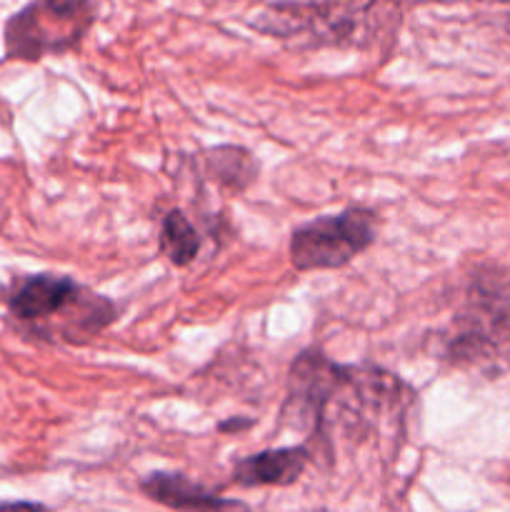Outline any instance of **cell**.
Returning <instances> with one entry per match:
<instances>
[{
	"instance_id": "1",
	"label": "cell",
	"mask_w": 510,
	"mask_h": 512,
	"mask_svg": "<svg viewBox=\"0 0 510 512\" xmlns=\"http://www.w3.org/2000/svg\"><path fill=\"white\" fill-rule=\"evenodd\" d=\"M415 393L398 375L378 365H340L320 348H308L290 363L283 423L323 435L340 428L348 438H363L385 420L403 418Z\"/></svg>"
},
{
	"instance_id": "2",
	"label": "cell",
	"mask_w": 510,
	"mask_h": 512,
	"mask_svg": "<svg viewBox=\"0 0 510 512\" xmlns=\"http://www.w3.org/2000/svg\"><path fill=\"white\" fill-rule=\"evenodd\" d=\"M403 25V0H273L250 28L300 48H390Z\"/></svg>"
},
{
	"instance_id": "3",
	"label": "cell",
	"mask_w": 510,
	"mask_h": 512,
	"mask_svg": "<svg viewBox=\"0 0 510 512\" xmlns=\"http://www.w3.org/2000/svg\"><path fill=\"white\" fill-rule=\"evenodd\" d=\"M443 355L458 368L500 375L510 368V283L498 273H480L465 308L443 338Z\"/></svg>"
},
{
	"instance_id": "4",
	"label": "cell",
	"mask_w": 510,
	"mask_h": 512,
	"mask_svg": "<svg viewBox=\"0 0 510 512\" xmlns=\"http://www.w3.org/2000/svg\"><path fill=\"white\" fill-rule=\"evenodd\" d=\"M8 310L13 318L30 323L35 330L55 318H65L60 338L83 343L118 318V305L98 293H90L68 275L38 273L20 278L8 293Z\"/></svg>"
},
{
	"instance_id": "5",
	"label": "cell",
	"mask_w": 510,
	"mask_h": 512,
	"mask_svg": "<svg viewBox=\"0 0 510 512\" xmlns=\"http://www.w3.org/2000/svg\"><path fill=\"white\" fill-rule=\"evenodd\" d=\"M100 0H33L5 25V55L40 60L73 50L98 18Z\"/></svg>"
},
{
	"instance_id": "6",
	"label": "cell",
	"mask_w": 510,
	"mask_h": 512,
	"mask_svg": "<svg viewBox=\"0 0 510 512\" xmlns=\"http://www.w3.org/2000/svg\"><path fill=\"white\" fill-rule=\"evenodd\" d=\"M378 223V213L360 205L310 220L290 233V265L300 273L345 268L375 243Z\"/></svg>"
},
{
	"instance_id": "7",
	"label": "cell",
	"mask_w": 510,
	"mask_h": 512,
	"mask_svg": "<svg viewBox=\"0 0 510 512\" xmlns=\"http://www.w3.org/2000/svg\"><path fill=\"white\" fill-rule=\"evenodd\" d=\"M310 445H288L248 455L233 465V483L238 488H285L300 480L308 468Z\"/></svg>"
},
{
	"instance_id": "8",
	"label": "cell",
	"mask_w": 510,
	"mask_h": 512,
	"mask_svg": "<svg viewBox=\"0 0 510 512\" xmlns=\"http://www.w3.org/2000/svg\"><path fill=\"white\" fill-rule=\"evenodd\" d=\"M140 490H143L145 498H150L153 503L165 505V508L173 510H240L245 508V503L238 500H228L215 495L213 490L203 488V485L193 483L190 478L180 473H150L148 478L140 480Z\"/></svg>"
},
{
	"instance_id": "9",
	"label": "cell",
	"mask_w": 510,
	"mask_h": 512,
	"mask_svg": "<svg viewBox=\"0 0 510 512\" xmlns=\"http://www.w3.org/2000/svg\"><path fill=\"white\" fill-rule=\"evenodd\" d=\"M205 173L230 193H243L258 178V163L253 153L240 145H218L203 153Z\"/></svg>"
},
{
	"instance_id": "10",
	"label": "cell",
	"mask_w": 510,
	"mask_h": 512,
	"mask_svg": "<svg viewBox=\"0 0 510 512\" xmlns=\"http://www.w3.org/2000/svg\"><path fill=\"white\" fill-rule=\"evenodd\" d=\"M158 248L175 268H188L198 258L200 233L195 230V225L190 223L183 210L175 208L163 218V223H160Z\"/></svg>"
},
{
	"instance_id": "11",
	"label": "cell",
	"mask_w": 510,
	"mask_h": 512,
	"mask_svg": "<svg viewBox=\"0 0 510 512\" xmlns=\"http://www.w3.org/2000/svg\"><path fill=\"white\" fill-rule=\"evenodd\" d=\"M250 425V420H238V418H233V420H228V423H220V430H240V428H248Z\"/></svg>"
},
{
	"instance_id": "12",
	"label": "cell",
	"mask_w": 510,
	"mask_h": 512,
	"mask_svg": "<svg viewBox=\"0 0 510 512\" xmlns=\"http://www.w3.org/2000/svg\"><path fill=\"white\" fill-rule=\"evenodd\" d=\"M433 3H510V0H433Z\"/></svg>"
}]
</instances>
